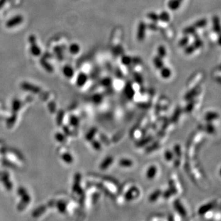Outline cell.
Wrapping results in <instances>:
<instances>
[{"label":"cell","mask_w":221,"mask_h":221,"mask_svg":"<svg viewBox=\"0 0 221 221\" xmlns=\"http://www.w3.org/2000/svg\"><path fill=\"white\" fill-rule=\"evenodd\" d=\"M146 29H147V24L143 21L140 22L138 24L137 32H136V38L138 41L142 42L144 41L146 37Z\"/></svg>","instance_id":"1"},{"label":"cell","mask_w":221,"mask_h":221,"mask_svg":"<svg viewBox=\"0 0 221 221\" xmlns=\"http://www.w3.org/2000/svg\"><path fill=\"white\" fill-rule=\"evenodd\" d=\"M139 194V189L135 187H132L125 194V199L127 201H130L135 198H136Z\"/></svg>","instance_id":"2"},{"label":"cell","mask_w":221,"mask_h":221,"mask_svg":"<svg viewBox=\"0 0 221 221\" xmlns=\"http://www.w3.org/2000/svg\"><path fill=\"white\" fill-rule=\"evenodd\" d=\"M174 208L176 212H178L179 215H181L182 217H185L187 215V211L181 203V202L179 200H176L174 202Z\"/></svg>","instance_id":"3"},{"label":"cell","mask_w":221,"mask_h":221,"mask_svg":"<svg viewBox=\"0 0 221 221\" xmlns=\"http://www.w3.org/2000/svg\"><path fill=\"white\" fill-rule=\"evenodd\" d=\"M214 207V203H206L201 206H200L198 210V212L200 215H203L209 211H211L212 209H213Z\"/></svg>","instance_id":"4"},{"label":"cell","mask_w":221,"mask_h":221,"mask_svg":"<svg viewBox=\"0 0 221 221\" xmlns=\"http://www.w3.org/2000/svg\"><path fill=\"white\" fill-rule=\"evenodd\" d=\"M212 28L213 31L217 34H220V19L218 16H216L212 18Z\"/></svg>","instance_id":"5"},{"label":"cell","mask_w":221,"mask_h":221,"mask_svg":"<svg viewBox=\"0 0 221 221\" xmlns=\"http://www.w3.org/2000/svg\"><path fill=\"white\" fill-rule=\"evenodd\" d=\"M181 4V3L179 0H169L167 3V6L170 10L176 11L180 8Z\"/></svg>","instance_id":"6"},{"label":"cell","mask_w":221,"mask_h":221,"mask_svg":"<svg viewBox=\"0 0 221 221\" xmlns=\"http://www.w3.org/2000/svg\"><path fill=\"white\" fill-rule=\"evenodd\" d=\"M157 169L155 166H150L146 172V178L148 179H153L156 176Z\"/></svg>","instance_id":"7"},{"label":"cell","mask_w":221,"mask_h":221,"mask_svg":"<svg viewBox=\"0 0 221 221\" xmlns=\"http://www.w3.org/2000/svg\"><path fill=\"white\" fill-rule=\"evenodd\" d=\"M160 76L163 79H168L171 77L172 72L168 67H165V66L160 70Z\"/></svg>","instance_id":"8"},{"label":"cell","mask_w":221,"mask_h":221,"mask_svg":"<svg viewBox=\"0 0 221 221\" xmlns=\"http://www.w3.org/2000/svg\"><path fill=\"white\" fill-rule=\"evenodd\" d=\"M153 63L155 66V67L157 70H160L162 67H164V63L163 61V59L159 57L158 56H155L153 59Z\"/></svg>","instance_id":"9"},{"label":"cell","mask_w":221,"mask_h":221,"mask_svg":"<svg viewBox=\"0 0 221 221\" xmlns=\"http://www.w3.org/2000/svg\"><path fill=\"white\" fill-rule=\"evenodd\" d=\"M196 30H197V28L192 25H190V26H188V27L184 28L183 30V33L184 35H187V36L194 35L195 33Z\"/></svg>","instance_id":"10"},{"label":"cell","mask_w":221,"mask_h":221,"mask_svg":"<svg viewBox=\"0 0 221 221\" xmlns=\"http://www.w3.org/2000/svg\"><path fill=\"white\" fill-rule=\"evenodd\" d=\"M159 21L163 22H168L170 20V15L167 11H162L158 14Z\"/></svg>","instance_id":"11"},{"label":"cell","mask_w":221,"mask_h":221,"mask_svg":"<svg viewBox=\"0 0 221 221\" xmlns=\"http://www.w3.org/2000/svg\"><path fill=\"white\" fill-rule=\"evenodd\" d=\"M119 163L120 166H121V167H124V168L131 167L133 165V161L129 158H122L120 160Z\"/></svg>","instance_id":"12"},{"label":"cell","mask_w":221,"mask_h":221,"mask_svg":"<svg viewBox=\"0 0 221 221\" xmlns=\"http://www.w3.org/2000/svg\"><path fill=\"white\" fill-rule=\"evenodd\" d=\"M207 24H208V20L207 19H199L198 20L196 21L194 24L193 25L197 28H204L205 27H206L207 25Z\"/></svg>","instance_id":"13"},{"label":"cell","mask_w":221,"mask_h":221,"mask_svg":"<svg viewBox=\"0 0 221 221\" xmlns=\"http://www.w3.org/2000/svg\"><path fill=\"white\" fill-rule=\"evenodd\" d=\"M161 194V191L160 190H156L150 195L149 197V200L150 202H155L160 197Z\"/></svg>","instance_id":"14"},{"label":"cell","mask_w":221,"mask_h":221,"mask_svg":"<svg viewBox=\"0 0 221 221\" xmlns=\"http://www.w3.org/2000/svg\"><path fill=\"white\" fill-rule=\"evenodd\" d=\"M157 54L159 57L163 59L167 55V49L163 45H160L157 48Z\"/></svg>","instance_id":"15"},{"label":"cell","mask_w":221,"mask_h":221,"mask_svg":"<svg viewBox=\"0 0 221 221\" xmlns=\"http://www.w3.org/2000/svg\"><path fill=\"white\" fill-rule=\"evenodd\" d=\"M147 17L154 23H157L159 21L158 14L155 12H150L147 13Z\"/></svg>","instance_id":"16"},{"label":"cell","mask_w":221,"mask_h":221,"mask_svg":"<svg viewBox=\"0 0 221 221\" xmlns=\"http://www.w3.org/2000/svg\"><path fill=\"white\" fill-rule=\"evenodd\" d=\"M133 62V59L131 57L129 56V55H124L121 58V63L122 65L125 66H129L131 65V63Z\"/></svg>","instance_id":"17"},{"label":"cell","mask_w":221,"mask_h":221,"mask_svg":"<svg viewBox=\"0 0 221 221\" xmlns=\"http://www.w3.org/2000/svg\"><path fill=\"white\" fill-rule=\"evenodd\" d=\"M189 42V36L184 35L178 42V45L180 47H185Z\"/></svg>","instance_id":"18"},{"label":"cell","mask_w":221,"mask_h":221,"mask_svg":"<svg viewBox=\"0 0 221 221\" xmlns=\"http://www.w3.org/2000/svg\"><path fill=\"white\" fill-rule=\"evenodd\" d=\"M196 50L195 48L193 45V44H187L184 49V52L186 55H191Z\"/></svg>","instance_id":"19"},{"label":"cell","mask_w":221,"mask_h":221,"mask_svg":"<svg viewBox=\"0 0 221 221\" xmlns=\"http://www.w3.org/2000/svg\"><path fill=\"white\" fill-rule=\"evenodd\" d=\"M203 41L199 38H196L194 40V42L192 43L193 45L194 46V47L195 48L196 50H198L200 48H201L203 45Z\"/></svg>","instance_id":"20"},{"label":"cell","mask_w":221,"mask_h":221,"mask_svg":"<svg viewBox=\"0 0 221 221\" xmlns=\"http://www.w3.org/2000/svg\"><path fill=\"white\" fill-rule=\"evenodd\" d=\"M112 161H113V158L111 157H108V158H106V160H105L106 163H104V164L103 163L102 168L105 169V168H107V167H109V166L111 165V164L112 163Z\"/></svg>","instance_id":"21"},{"label":"cell","mask_w":221,"mask_h":221,"mask_svg":"<svg viewBox=\"0 0 221 221\" xmlns=\"http://www.w3.org/2000/svg\"><path fill=\"white\" fill-rule=\"evenodd\" d=\"M165 158L167 161H171L173 158V155L170 150H167L165 153Z\"/></svg>","instance_id":"22"},{"label":"cell","mask_w":221,"mask_h":221,"mask_svg":"<svg viewBox=\"0 0 221 221\" xmlns=\"http://www.w3.org/2000/svg\"><path fill=\"white\" fill-rule=\"evenodd\" d=\"M147 28H149L150 30L152 31H157L158 29V27L156 25V23L152 22V24H149L147 25Z\"/></svg>","instance_id":"23"},{"label":"cell","mask_w":221,"mask_h":221,"mask_svg":"<svg viewBox=\"0 0 221 221\" xmlns=\"http://www.w3.org/2000/svg\"><path fill=\"white\" fill-rule=\"evenodd\" d=\"M111 83H112V80L111 79V78H105L103 81V84H104L106 85L109 86L111 84Z\"/></svg>","instance_id":"24"},{"label":"cell","mask_w":221,"mask_h":221,"mask_svg":"<svg viewBox=\"0 0 221 221\" xmlns=\"http://www.w3.org/2000/svg\"><path fill=\"white\" fill-rule=\"evenodd\" d=\"M134 76H135V79L136 82H139V81H142V77L139 74V73H135L134 74Z\"/></svg>","instance_id":"25"},{"label":"cell","mask_w":221,"mask_h":221,"mask_svg":"<svg viewBox=\"0 0 221 221\" xmlns=\"http://www.w3.org/2000/svg\"><path fill=\"white\" fill-rule=\"evenodd\" d=\"M168 221H175V217L173 216V214H170L168 217Z\"/></svg>","instance_id":"26"},{"label":"cell","mask_w":221,"mask_h":221,"mask_svg":"<svg viewBox=\"0 0 221 221\" xmlns=\"http://www.w3.org/2000/svg\"><path fill=\"white\" fill-rule=\"evenodd\" d=\"M179 1L181 3H182V2L184 1V0H179Z\"/></svg>","instance_id":"27"}]
</instances>
